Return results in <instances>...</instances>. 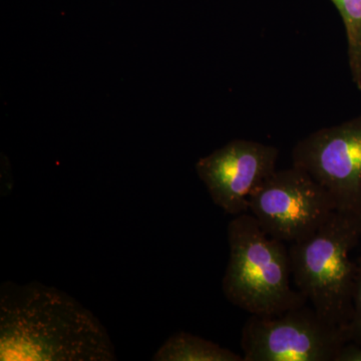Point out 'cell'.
<instances>
[{
	"label": "cell",
	"mask_w": 361,
	"mask_h": 361,
	"mask_svg": "<svg viewBox=\"0 0 361 361\" xmlns=\"http://www.w3.org/2000/svg\"><path fill=\"white\" fill-rule=\"evenodd\" d=\"M106 327L77 299L33 281L0 287V360L113 361Z\"/></svg>",
	"instance_id": "cell-1"
},
{
	"label": "cell",
	"mask_w": 361,
	"mask_h": 361,
	"mask_svg": "<svg viewBox=\"0 0 361 361\" xmlns=\"http://www.w3.org/2000/svg\"><path fill=\"white\" fill-rule=\"evenodd\" d=\"M227 235L222 290L229 302L256 316L280 314L308 302L292 287L289 248L263 231L250 213L234 216Z\"/></svg>",
	"instance_id": "cell-2"
},
{
	"label": "cell",
	"mask_w": 361,
	"mask_h": 361,
	"mask_svg": "<svg viewBox=\"0 0 361 361\" xmlns=\"http://www.w3.org/2000/svg\"><path fill=\"white\" fill-rule=\"evenodd\" d=\"M361 214L336 210L311 236L289 247L292 280L318 314L343 329L353 308Z\"/></svg>",
	"instance_id": "cell-3"
},
{
	"label": "cell",
	"mask_w": 361,
	"mask_h": 361,
	"mask_svg": "<svg viewBox=\"0 0 361 361\" xmlns=\"http://www.w3.org/2000/svg\"><path fill=\"white\" fill-rule=\"evenodd\" d=\"M343 329L307 304L272 316L250 315L242 329L244 361H336Z\"/></svg>",
	"instance_id": "cell-4"
},
{
	"label": "cell",
	"mask_w": 361,
	"mask_h": 361,
	"mask_svg": "<svg viewBox=\"0 0 361 361\" xmlns=\"http://www.w3.org/2000/svg\"><path fill=\"white\" fill-rule=\"evenodd\" d=\"M336 210L329 191L294 166L275 171L249 202V213L263 231L285 243L314 234Z\"/></svg>",
	"instance_id": "cell-5"
},
{
	"label": "cell",
	"mask_w": 361,
	"mask_h": 361,
	"mask_svg": "<svg viewBox=\"0 0 361 361\" xmlns=\"http://www.w3.org/2000/svg\"><path fill=\"white\" fill-rule=\"evenodd\" d=\"M292 166L329 191L337 210L361 214V114L297 142Z\"/></svg>",
	"instance_id": "cell-6"
},
{
	"label": "cell",
	"mask_w": 361,
	"mask_h": 361,
	"mask_svg": "<svg viewBox=\"0 0 361 361\" xmlns=\"http://www.w3.org/2000/svg\"><path fill=\"white\" fill-rule=\"evenodd\" d=\"M279 149L237 139L197 161L196 171L211 199L226 214L249 212L252 194L277 170Z\"/></svg>",
	"instance_id": "cell-7"
},
{
	"label": "cell",
	"mask_w": 361,
	"mask_h": 361,
	"mask_svg": "<svg viewBox=\"0 0 361 361\" xmlns=\"http://www.w3.org/2000/svg\"><path fill=\"white\" fill-rule=\"evenodd\" d=\"M155 361H244L243 355L189 332L169 337L153 355Z\"/></svg>",
	"instance_id": "cell-8"
},
{
	"label": "cell",
	"mask_w": 361,
	"mask_h": 361,
	"mask_svg": "<svg viewBox=\"0 0 361 361\" xmlns=\"http://www.w3.org/2000/svg\"><path fill=\"white\" fill-rule=\"evenodd\" d=\"M345 30L351 80L361 90V0H331Z\"/></svg>",
	"instance_id": "cell-9"
},
{
	"label": "cell",
	"mask_w": 361,
	"mask_h": 361,
	"mask_svg": "<svg viewBox=\"0 0 361 361\" xmlns=\"http://www.w3.org/2000/svg\"><path fill=\"white\" fill-rule=\"evenodd\" d=\"M348 342L361 345V256L356 260V275L353 289V308L348 322L343 327Z\"/></svg>",
	"instance_id": "cell-10"
},
{
	"label": "cell",
	"mask_w": 361,
	"mask_h": 361,
	"mask_svg": "<svg viewBox=\"0 0 361 361\" xmlns=\"http://www.w3.org/2000/svg\"><path fill=\"white\" fill-rule=\"evenodd\" d=\"M336 361H361V345L346 342L339 350Z\"/></svg>",
	"instance_id": "cell-11"
}]
</instances>
